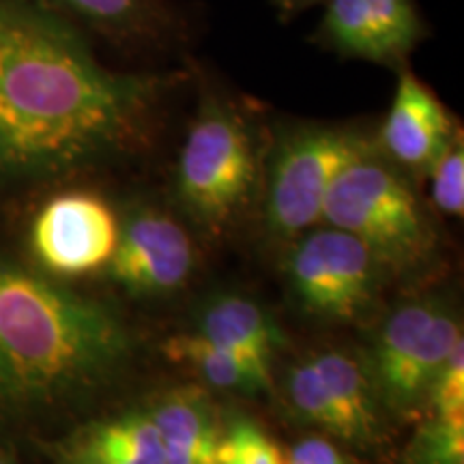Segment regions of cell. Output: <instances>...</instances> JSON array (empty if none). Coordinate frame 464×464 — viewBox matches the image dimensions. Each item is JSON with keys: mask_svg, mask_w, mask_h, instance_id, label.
Here are the masks:
<instances>
[{"mask_svg": "<svg viewBox=\"0 0 464 464\" xmlns=\"http://www.w3.org/2000/svg\"><path fill=\"white\" fill-rule=\"evenodd\" d=\"M402 464H464V415H428L406 445Z\"/></svg>", "mask_w": 464, "mask_h": 464, "instance_id": "obj_18", "label": "cell"}, {"mask_svg": "<svg viewBox=\"0 0 464 464\" xmlns=\"http://www.w3.org/2000/svg\"><path fill=\"white\" fill-rule=\"evenodd\" d=\"M218 460L219 464H286V456L256 421L239 415L222 428Z\"/></svg>", "mask_w": 464, "mask_h": 464, "instance_id": "obj_19", "label": "cell"}, {"mask_svg": "<svg viewBox=\"0 0 464 464\" xmlns=\"http://www.w3.org/2000/svg\"><path fill=\"white\" fill-rule=\"evenodd\" d=\"M381 266L357 237L332 226L295 246L288 277L301 304L316 316L355 321L374 299Z\"/></svg>", "mask_w": 464, "mask_h": 464, "instance_id": "obj_7", "label": "cell"}, {"mask_svg": "<svg viewBox=\"0 0 464 464\" xmlns=\"http://www.w3.org/2000/svg\"><path fill=\"white\" fill-rule=\"evenodd\" d=\"M462 342V324L437 301L402 304L385 318L372 351V379L382 406L400 417L426 409L434 376Z\"/></svg>", "mask_w": 464, "mask_h": 464, "instance_id": "obj_6", "label": "cell"}, {"mask_svg": "<svg viewBox=\"0 0 464 464\" xmlns=\"http://www.w3.org/2000/svg\"><path fill=\"white\" fill-rule=\"evenodd\" d=\"M0 464H15V462H11V460H7V458L0 456Z\"/></svg>", "mask_w": 464, "mask_h": 464, "instance_id": "obj_24", "label": "cell"}, {"mask_svg": "<svg viewBox=\"0 0 464 464\" xmlns=\"http://www.w3.org/2000/svg\"><path fill=\"white\" fill-rule=\"evenodd\" d=\"M286 464H348V460L327 439L307 437L293 445L286 456Z\"/></svg>", "mask_w": 464, "mask_h": 464, "instance_id": "obj_22", "label": "cell"}, {"mask_svg": "<svg viewBox=\"0 0 464 464\" xmlns=\"http://www.w3.org/2000/svg\"><path fill=\"white\" fill-rule=\"evenodd\" d=\"M56 464H166L150 411H127L78 428L58 445Z\"/></svg>", "mask_w": 464, "mask_h": 464, "instance_id": "obj_13", "label": "cell"}, {"mask_svg": "<svg viewBox=\"0 0 464 464\" xmlns=\"http://www.w3.org/2000/svg\"><path fill=\"white\" fill-rule=\"evenodd\" d=\"M198 334L237 353L266 374H271L276 353L284 344L282 329L274 318L252 299L237 295H226L207 304L200 314Z\"/></svg>", "mask_w": 464, "mask_h": 464, "instance_id": "obj_16", "label": "cell"}, {"mask_svg": "<svg viewBox=\"0 0 464 464\" xmlns=\"http://www.w3.org/2000/svg\"><path fill=\"white\" fill-rule=\"evenodd\" d=\"M150 417L160 432L166 464H219L222 428L200 390L181 387L168 392L150 409Z\"/></svg>", "mask_w": 464, "mask_h": 464, "instance_id": "obj_15", "label": "cell"}, {"mask_svg": "<svg viewBox=\"0 0 464 464\" xmlns=\"http://www.w3.org/2000/svg\"><path fill=\"white\" fill-rule=\"evenodd\" d=\"M321 219L357 237L382 266L411 269L432 252L430 222L413 183L379 144L338 172L324 196Z\"/></svg>", "mask_w": 464, "mask_h": 464, "instance_id": "obj_4", "label": "cell"}, {"mask_svg": "<svg viewBox=\"0 0 464 464\" xmlns=\"http://www.w3.org/2000/svg\"><path fill=\"white\" fill-rule=\"evenodd\" d=\"M123 54H179L194 26L177 0H33Z\"/></svg>", "mask_w": 464, "mask_h": 464, "instance_id": "obj_9", "label": "cell"}, {"mask_svg": "<svg viewBox=\"0 0 464 464\" xmlns=\"http://www.w3.org/2000/svg\"><path fill=\"white\" fill-rule=\"evenodd\" d=\"M430 179V198L439 211L460 218L464 213V140L462 131L426 174Z\"/></svg>", "mask_w": 464, "mask_h": 464, "instance_id": "obj_20", "label": "cell"}, {"mask_svg": "<svg viewBox=\"0 0 464 464\" xmlns=\"http://www.w3.org/2000/svg\"><path fill=\"white\" fill-rule=\"evenodd\" d=\"M334 413V437L355 448H372L381 440V402L363 365L340 351L310 359Z\"/></svg>", "mask_w": 464, "mask_h": 464, "instance_id": "obj_14", "label": "cell"}, {"mask_svg": "<svg viewBox=\"0 0 464 464\" xmlns=\"http://www.w3.org/2000/svg\"><path fill=\"white\" fill-rule=\"evenodd\" d=\"M131 348L108 305L0 258V406H44L95 390Z\"/></svg>", "mask_w": 464, "mask_h": 464, "instance_id": "obj_2", "label": "cell"}, {"mask_svg": "<svg viewBox=\"0 0 464 464\" xmlns=\"http://www.w3.org/2000/svg\"><path fill=\"white\" fill-rule=\"evenodd\" d=\"M327 0H271L274 9L277 11V17L282 22H290L293 17H297L304 11L318 7V5H324Z\"/></svg>", "mask_w": 464, "mask_h": 464, "instance_id": "obj_23", "label": "cell"}, {"mask_svg": "<svg viewBox=\"0 0 464 464\" xmlns=\"http://www.w3.org/2000/svg\"><path fill=\"white\" fill-rule=\"evenodd\" d=\"M310 42L346 61L402 69L430 37L417 0H327Z\"/></svg>", "mask_w": 464, "mask_h": 464, "instance_id": "obj_8", "label": "cell"}, {"mask_svg": "<svg viewBox=\"0 0 464 464\" xmlns=\"http://www.w3.org/2000/svg\"><path fill=\"white\" fill-rule=\"evenodd\" d=\"M183 72H119L33 0H0V188L50 183L150 144Z\"/></svg>", "mask_w": 464, "mask_h": 464, "instance_id": "obj_1", "label": "cell"}, {"mask_svg": "<svg viewBox=\"0 0 464 464\" xmlns=\"http://www.w3.org/2000/svg\"><path fill=\"white\" fill-rule=\"evenodd\" d=\"M33 249L58 276H80L112 258L119 241L114 211L100 196L67 191L44 205L33 224Z\"/></svg>", "mask_w": 464, "mask_h": 464, "instance_id": "obj_10", "label": "cell"}, {"mask_svg": "<svg viewBox=\"0 0 464 464\" xmlns=\"http://www.w3.org/2000/svg\"><path fill=\"white\" fill-rule=\"evenodd\" d=\"M426 409L430 411V415H464V342L456 344L434 376Z\"/></svg>", "mask_w": 464, "mask_h": 464, "instance_id": "obj_21", "label": "cell"}, {"mask_svg": "<svg viewBox=\"0 0 464 464\" xmlns=\"http://www.w3.org/2000/svg\"><path fill=\"white\" fill-rule=\"evenodd\" d=\"M161 353L172 363L185 365V368L198 372L208 385L218 387V390L260 393L271 387V374L263 372L237 353L216 344L198 332L172 335L164 342Z\"/></svg>", "mask_w": 464, "mask_h": 464, "instance_id": "obj_17", "label": "cell"}, {"mask_svg": "<svg viewBox=\"0 0 464 464\" xmlns=\"http://www.w3.org/2000/svg\"><path fill=\"white\" fill-rule=\"evenodd\" d=\"M460 131L454 114L430 86L409 65L398 69L390 112L374 133L381 153L406 174H428Z\"/></svg>", "mask_w": 464, "mask_h": 464, "instance_id": "obj_12", "label": "cell"}, {"mask_svg": "<svg viewBox=\"0 0 464 464\" xmlns=\"http://www.w3.org/2000/svg\"><path fill=\"white\" fill-rule=\"evenodd\" d=\"M376 144L359 125L288 123L271 138L265 160V216L282 239L321 222L323 202L348 161Z\"/></svg>", "mask_w": 464, "mask_h": 464, "instance_id": "obj_5", "label": "cell"}, {"mask_svg": "<svg viewBox=\"0 0 464 464\" xmlns=\"http://www.w3.org/2000/svg\"><path fill=\"white\" fill-rule=\"evenodd\" d=\"M265 142L247 103L216 84H200L198 110L189 121L174 166V189L198 224H228L256 194L265 172Z\"/></svg>", "mask_w": 464, "mask_h": 464, "instance_id": "obj_3", "label": "cell"}, {"mask_svg": "<svg viewBox=\"0 0 464 464\" xmlns=\"http://www.w3.org/2000/svg\"><path fill=\"white\" fill-rule=\"evenodd\" d=\"M194 247L181 226L164 213L140 208L119 226L110 276L133 295H168L194 269Z\"/></svg>", "mask_w": 464, "mask_h": 464, "instance_id": "obj_11", "label": "cell"}]
</instances>
